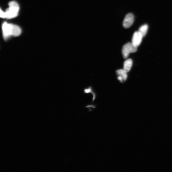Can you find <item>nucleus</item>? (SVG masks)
Segmentation results:
<instances>
[{"mask_svg":"<svg viewBox=\"0 0 172 172\" xmlns=\"http://www.w3.org/2000/svg\"><path fill=\"white\" fill-rule=\"evenodd\" d=\"M9 7L5 11L6 18L9 19L15 18L18 14L19 6L18 3L15 1H12L9 4Z\"/></svg>","mask_w":172,"mask_h":172,"instance_id":"obj_1","label":"nucleus"},{"mask_svg":"<svg viewBox=\"0 0 172 172\" xmlns=\"http://www.w3.org/2000/svg\"><path fill=\"white\" fill-rule=\"evenodd\" d=\"M137 51V47L134 46L131 42H128L123 46L122 52L123 58L126 59L130 53H134Z\"/></svg>","mask_w":172,"mask_h":172,"instance_id":"obj_2","label":"nucleus"},{"mask_svg":"<svg viewBox=\"0 0 172 172\" xmlns=\"http://www.w3.org/2000/svg\"><path fill=\"white\" fill-rule=\"evenodd\" d=\"M134 20V16L132 13L127 14L123 22V26L125 28L130 27L133 24Z\"/></svg>","mask_w":172,"mask_h":172,"instance_id":"obj_3","label":"nucleus"},{"mask_svg":"<svg viewBox=\"0 0 172 172\" xmlns=\"http://www.w3.org/2000/svg\"><path fill=\"white\" fill-rule=\"evenodd\" d=\"M143 36L139 31L134 32L133 35L132 43L134 46L137 47L141 44Z\"/></svg>","mask_w":172,"mask_h":172,"instance_id":"obj_4","label":"nucleus"},{"mask_svg":"<svg viewBox=\"0 0 172 172\" xmlns=\"http://www.w3.org/2000/svg\"><path fill=\"white\" fill-rule=\"evenodd\" d=\"M2 29L4 38L5 40H7L11 36L10 24L5 22L2 25Z\"/></svg>","mask_w":172,"mask_h":172,"instance_id":"obj_5","label":"nucleus"},{"mask_svg":"<svg viewBox=\"0 0 172 172\" xmlns=\"http://www.w3.org/2000/svg\"><path fill=\"white\" fill-rule=\"evenodd\" d=\"M21 32L20 27L18 26L10 24L11 36L17 37L19 36Z\"/></svg>","mask_w":172,"mask_h":172,"instance_id":"obj_6","label":"nucleus"},{"mask_svg":"<svg viewBox=\"0 0 172 172\" xmlns=\"http://www.w3.org/2000/svg\"><path fill=\"white\" fill-rule=\"evenodd\" d=\"M127 73L124 69H121L118 70L116 71V73L117 75H118V79L121 82H125L127 79L128 77V75Z\"/></svg>","mask_w":172,"mask_h":172,"instance_id":"obj_7","label":"nucleus"},{"mask_svg":"<svg viewBox=\"0 0 172 172\" xmlns=\"http://www.w3.org/2000/svg\"><path fill=\"white\" fill-rule=\"evenodd\" d=\"M132 64L133 61L131 59L126 60L124 63L123 69L127 72H128L131 70Z\"/></svg>","mask_w":172,"mask_h":172,"instance_id":"obj_8","label":"nucleus"},{"mask_svg":"<svg viewBox=\"0 0 172 172\" xmlns=\"http://www.w3.org/2000/svg\"><path fill=\"white\" fill-rule=\"evenodd\" d=\"M148 25L147 24H145L140 27L138 31L144 37L146 35L148 31Z\"/></svg>","mask_w":172,"mask_h":172,"instance_id":"obj_9","label":"nucleus"},{"mask_svg":"<svg viewBox=\"0 0 172 172\" xmlns=\"http://www.w3.org/2000/svg\"><path fill=\"white\" fill-rule=\"evenodd\" d=\"M0 16L1 17L3 18H6V14L1 9V14H0Z\"/></svg>","mask_w":172,"mask_h":172,"instance_id":"obj_10","label":"nucleus"}]
</instances>
